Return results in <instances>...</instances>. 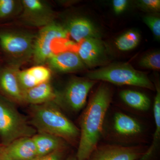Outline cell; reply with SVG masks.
Here are the masks:
<instances>
[{"mask_svg": "<svg viewBox=\"0 0 160 160\" xmlns=\"http://www.w3.org/2000/svg\"><path fill=\"white\" fill-rule=\"evenodd\" d=\"M109 86L101 84L89 99L80 120V138L76 157L88 160L102 133L103 125L112 99Z\"/></svg>", "mask_w": 160, "mask_h": 160, "instance_id": "6da1fadb", "label": "cell"}, {"mask_svg": "<svg viewBox=\"0 0 160 160\" xmlns=\"http://www.w3.org/2000/svg\"><path fill=\"white\" fill-rule=\"evenodd\" d=\"M30 106V124L38 133L55 136L72 144L79 142V129L54 102Z\"/></svg>", "mask_w": 160, "mask_h": 160, "instance_id": "7a4b0ae2", "label": "cell"}, {"mask_svg": "<svg viewBox=\"0 0 160 160\" xmlns=\"http://www.w3.org/2000/svg\"><path fill=\"white\" fill-rule=\"evenodd\" d=\"M37 131L20 113L14 103L0 94V139L4 146L15 140L32 137Z\"/></svg>", "mask_w": 160, "mask_h": 160, "instance_id": "3957f363", "label": "cell"}, {"mask_svg": "<svg viewBox=\"0 0 160 160\" xmlns=\"http://www.w3.org/2000/svg\"><path fill=\"white\" fill-rule=\"evenodd\" d=\"M89 79L102 81L118 86H132L154 90L155 86L144 72L136 70L127 63L114 64L90 71L86 75Z\"/></svg>", "mask_w": 160, "mask_h": 160, "instance_id": "277c9868", "label": "cell"}, {"mask_svg": "<svg viewBox=\"0 0 160 160\" xmlns=\"http://www.w3.org/2000/svg\"><path fill=\"white\" fill-rule=\"evenodd\" d=\"M97 82L86 78H72L62 90L56 91L54 102L67 111L79 112L86 106L89 92Z\"/></svg>", "mask_w": 160, "mask_h": 160, "instance_id": "5b68a950", "label": "cell"}, {"mask_svg": "<svg viewBox=\"0 0 160 160\" xmlns=\"http://www.w3.org/2000/svg\"><path fill=\"white\" fill-rule=\"evenodd\" d=\"M35 36L28 32L17 30L0 31V45L12 59V62L22 65L33 54Z\"/></svg>", "mask_w": 160, "mask_h": 160, "instance_id": "8992f818", "label": "cell"}, {"mask_svg": "<svg viewBox=\"0 0 160 160\" xmlns=\"http://www.w3.org/2000/svg\"><path fill=\"white\" fill-rule=\"evenodd\" d=\"M68 32L64 26L54 22L41 28L35 38L33 58L36 65H43L55 53L54 43L60 40L67 39Z\"/></svg>", "mask_w": 160, "mask_h": 160, "instance_id": "52a82bcc", "label": "cell"}, {"mask_svg": "<svg viewBox=\"0 0 160 160\" xmlns=\"http://www.w3.org/2000/svg\"><path fill=\"white\" fill-rule=\"evenodd\" d=\"M21 19L28 26L42 27L54 22L55 12L46 2L41 0L21 1Z\"/></svg>", "mask_w": 160, "mask_h": 160, "instance_id": "ba28073f", "label": "cell"}, {"mask_svg": "<svg viewBox=\"0 0 160 160\" xmlns=\"http://www.w3.org/2000/svg\"><path fill=\"white\" fill-rule=\"evenodd\" d=\"M141 146L102 145L96 147L88 160H138L147 149Z\"/></svg>", "mask_w": 160, "mask_h": 160, "instance_id": "9c48e42d", "label": "cell"}, {"mask_svg": "<svg viewBox=\"0 0 160 160\" xmlns=\"http://www.w3.org/2000/svg\"><path fill=\"white\" fill-rule=\"evenodd\" d=\"M21 66L12 62L0 69V92L13 103H23V92L17 77Z\"/></svg>", "mask_w": 160, "mask_h": 160, "instance_id": "30bf717a", "label": "cell"}, {"mask_svg": "<svg viewBox=\"0 0 160 160\" xmlns=\"http://www.w3.org/2000/svg\"><path fill=\"white\" fill-rule=\"evenodd\" d=\"M79 44L77 52L86 67L92 68L105 62L106 48L100 38L86 39Z\"/></svg>", "mask_w": 160, "mask_h": 160, "instance_id": "8fae6325", "label": "cell"}, {"mask_svg": "<svg viewBox=\"0 0 160 160\" xmlns=\"http://www.w3.org/2000/svg\"><path fill=\"white\" fill-rule=\"evenodd\" d=\"M46 64L50 70L61 73L79 71L86 67L77 52L71 50L55 53L48 59Z\"/></svg>", "mask_w": 160, "mask_h": 160, "instance_id": "7c38bea8", "label": "cell"}, {"mask_svg": "<svg viewBox=\"0 0 160 160\" xmlns=\"http://www.w3.org/2000/svg\"><path fill=\"white\" fill-rule=\"evenodd\" d=\"M0 154L17 160H38L37 152L32 137L18 139L0 146Z\"/></svg>", "mask_w": 160, "mask_h": 160, "instance_id": "4fadbf2b", "label": "cell"}, {"mask_svg": "<svg viewBox=\"0 0 160 160\" xmlns=\"http://www.w3.org/2000/svg\"><path fill=\"white\" fill-rule=\"evenodd\" d=\"M72 38L78 43L90 38H100V33L93 23L86 18L70 19L64 26Z\"/></svg>", "mask_w": 160, "mask_h": 160, "instance_id": "5bb4252c", "label": "cell"}, {"mask_svg": "<svg viewBox=\"0 0 160 160\" xmlns=\"http://www.w3.org/2000/svg\"><path fill=\"white\" fill-rule=\"evenodd\" d=\"M112 129L116 136L122 139H129L140 135L142 127L137 120L122 112H117L113 116Z\"/></svg>", "mask_w": 160, "mask_h": 160, "instance_id": "9a60e30c", "label": "cell"}, {"mask_svg": "<svg viewBox=\"0 0 160 160\" xmlns=\"http://www.w3.org/2000/svg\"><path fill=\"white\" fill-rule=\"evenodd\" d=\"M56 91L49 82L42 83L24 92L23 103L38 105L54 102Z\"/></svg>", "mask_w": 160, "mask_h": 160, "instance_id": "2e32d148", "label": "cell"}, {"mask_svg": "<svg viewBox=\"0 0 160 160\" xmlns=\"http://www.w3.org/2000/svg\"><path fill=\"white\" fill-rule=\"evenodd\" d=\"M37 152L38 159L51 152L66 148V141L47 133H36L32 137Z\"/></svg>", "mask_w": 160, "mask_h": 160, "instance_id": "e0dca14e", "label": "cell"}, {"mask_svg": "<svg viewBox=\"0 0 160 160\" xmlns=\"http://www.w3.org/2000/svg\"><path fill=\"white\" fill-rule=\"evenodd\" d=\"M156 94L154 98L153 111L155 130L153 136L152 142L149 149L138 160H151L157 153L160 142V88L158 85L155 86Z\"/></svg>", "mask_w": 160, "mask_h": 160, "instance_id": "ac0fdd59", "label": "cell"}, {"mask_svg": "<svg viewBox=\"0 0 160 160\" xmlns=\"http://www.w3.org/2000/svg\"><path fill=\"white\" fill-rule=\"evenodd\" d=\"M120 97L126 105L138 111H148L151 106L149 98L140 92L126 89L120 92Z\"/></svg>", "mask_w": 160, "mask_h": 160, "instance_id": "d6986e66", "label": "cell"}, {"mask_svg": "<svg viewBox=\"0 0 160 160\" xmlns=\"http://www.w3.org/2000/svg\"><path fill=\"white\" fill-rule=\"evenodd\" d=\"M140 39L141 36L137 30H129L116 39L115 46L120 51H129L138 46Z\"/></svg>", "mask_w": 160, "mask_h": 160, "instance_id": "ffe728a7", "label": "cell"}, {"mask_svg": "<svg viewBox=\"0 0 160 160\" xmlns=\"http://www.w3.org/2000/svg\"><path fill=\"white\" fill-rule=\"evenodd\" d=\"M139 64L141 67L154 70L160 69V52L154 51L145 55L141 58Z\"/></svg>", "mask_w": 160, "mask_h": 160, "instance_id": "44dd1931", "label": "cell"}, {"mask_svg": "<svg viewBox=\"0 0 160 160\" xmlns=\"http://www.w3.org/2000/svg\"><path fill=\"white\" fill-rule=\"evenodd\" d=\"M38 84L49 82L51 78V70L43 65H36L28 69Z\"/></svg>", "mask_w": 160, "mask_h": 160, "instance_id": "7402d4cb", "label": "cell"}, {"mask_svg": "<svg viewBox=\"0 0 160 160\" xmlns=\"http://www.w3.org/2000/svg\"><path fill=\"white\" fill-rule=\"evenodd\" d=\"M17 77L20 88L23 93L24 92L38 85L28 69L19 70L17 73Z\"/></svg>", "mask_w": 160, "mask_h": 160, "instance_id": "603a6c76", "label": "cell"}, {"mask_svg": "<svg viewBox=\"0 0 160 160\" xmlns=\"http://www.w3.org/2000/svg\"><path fill=\"white\" fill-rule=\"evenodd\" d=\"M19 6L18 1L0 0V18H5L15 14Z\"/></svg>", "mask_w": 160, "mask_h": 160, "instance_id": "cb8c5ba5", "label": "cell"}, {"mask_svg": "<svg viewBox=\"0 0 160 160\" xmlns=\"http://www.w3.org/2000/svg\"><path fill=\"white\" fill-rule=\"evenodd\" d=\"M144 23L148 26L158 41L160 39V19L155 15H147L143 17Z\"/></svg>", "mask_w": 160, "mask_h": 160, "instance_id": "d4e9b609", "label": "cell"}, {"mask_svg": "<svg viewBox=\"0 0 160 160\" xmlns=\"http://www.w3.org/2000/svg\"><path fill=\"white\" fill-rule=\"evenodd\" d=\"M138 4L141 8L148 11L158 12L160 9V0H141Z\"/></svg>", "mask_w": 160, "mask_h": 160, "instance_id": "484cf974", "label": "cell"}, {"mask_svg": "<svg viewBox=\"0 0 160 160\" xmlns=\"http://www.w3.org/2000/svg\"><path fill=\"white\" fill-rule=\"evenodd\" d=\"M65 148L56 150L49 154L44 156L42 157L39 158L37 160H62L64 156Z\"/></svg>", "mask_w": 160, "mask_h": 160, "instance_id": "4316f807", "label": "cell"}, {"mask_svg": "<svg viewBox=\"0 0 160 160\" xmlns=\"http://www.w3.org/2000/svg\"><path fill=\"white\" fill-rule=\"evenodd\" d=\"M127 0H114L112 1V6L115 13L119 14L125 11L128 6Z\"/></svg>", "mask_w": 160, "mask_h": 160, "instance_id": "83f0119b", "label": "cell"}, {"mask_svg": "<svg viewBox=\"0 0 160 160\" xmlns=\"http://www.w3.org/2000/svg\"><path fill=\"white\" fill-rule=\"evenodd\" d=\"M0 160H17L13 159L7 157L5 156L0 154Z\"/></svg>", "mask_w": 160, "mask_h": 160, "instance_id": "f1b7e54d", "label": "cell"}, {"mask_svg": "<svg viewBox=\"0 0 160 160\" xmlns=\"http://www.w3.org/2000/svg\"><path fill=\"white\" fill-rule=\"evenodd\" d=\"M65 160H77V159L76 156H70Z\"/></svg>", "mask_w": 160, "mask_h": 160, "instance_id": "f546056e", "label": "cell"}]
</instances>
